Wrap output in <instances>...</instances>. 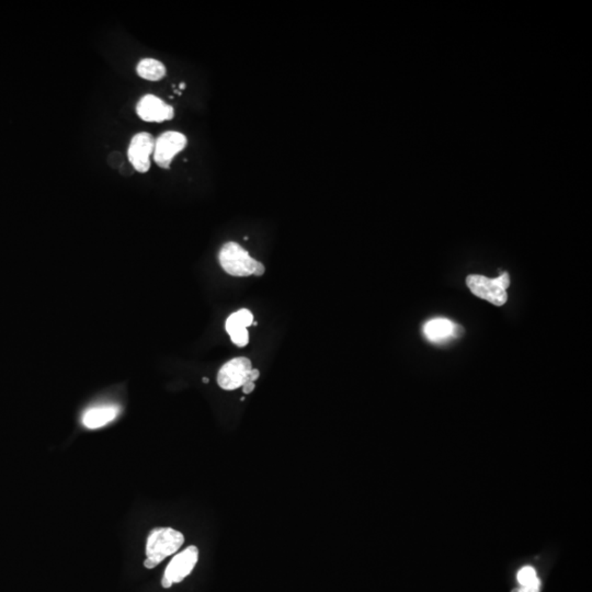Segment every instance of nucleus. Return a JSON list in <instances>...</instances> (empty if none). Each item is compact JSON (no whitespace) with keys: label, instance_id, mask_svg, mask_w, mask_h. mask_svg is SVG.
Instances as JSON below:
<instances>
[{"label":"nucleus","instance_id":"obj_1","mask_svg":"<svg viewBox=\"0 0 592 592\" xmlns=\"http://www.w3.org/2000/svg\"><path fill=\"white\" fill-rule=\"evenodd\" d=\"M184 543V536L171 528L154 529L147 538L144 566L148 569L156 567L165 558L177 552Z\"/></svg>","mask_w":592,"mask_h":592},{"label":"nucleus","instance_id":"obj_2","mask_svg":"<svg viewBox=\"0 0 592 592\" xmlns=\"http://www.w3.org/2000/svg\"><path fill=\"white\" fill-rule=\"evenodd\" d=\"M218 258L224 271L233 277L253 275L257 264V260L251 258L247 251L234 242H226L222 247Z\"/></svg>","mask_w":592,"mask_h":592},{"label":"nucleus","instance_id":"obj_3","mask_svg":"<svg viewBox=\"0 0 592 592\" xmlns=\"http://www.w3.org/2000/svg\"><path fill=\"white\" fill-rule=\"evenodd\" d=\"M199 560V549L197 547H189L183 552L176 555L166 568L162 584L164 588H170L173 584L182 582L189 576L197 565Z\"/></svg>","mask_w":592,"mask_h":592},{"label":"nucleus","instance_id":"obj_4","mask_svg":"<svg viewBox=\"0 0 592 592\" xmlns=\"http://www.w3.org/2000/svg\"><path fill=\"white\" fill-rule=\"evenodd\" d=\"M253 370L249 359H233L222 366L218 372V383L220 388L225 390H234L242 388L248 381V377Z\"/></svg>","mask_w":592,"mask_h":592},{"label":"nucleus","instance_id":"obj_5","mask_svg":"<svg viewBox=\"0 0 592 592\" xmlns=\"http://www.w3.org/2000/svg\"><path fill=\"white\" fill-rule=\"evenodd\" d=\"M187 146V138L179 132L164 133L157 138L154 149V159L159 167L169 168L173 158Z\"/></svg>","mask_w":592,"mask_h":592},{"label":"nucleus","instance_id":"obj_6","mask_svg":"<svg viewBox=\"0 0 592 592\" xmlns=\"http://www.w3.org/2000/svg\"><path fill=\"white\" fill-rule=\"evenodd\" d=\"M156 140L149 133H138L129 144V159L138 173H147L151 168L149 157L154 154Z\"/></svg>","mask_w":592,"mask_h":592},{"label":"nucleus","instance_id":"obj_7","mask_svg":"<svg viewBox=\"0 0 592 592\" xmlns=\"http://www.w3.org/2000/svg\"><path fill=\"white\" fill-rule=\"evenodd\" d=\"M466 283L474 295L486 299L496 306L505 304L508 299L506 290H503L495 279L491 280L483 275H472L467 277Z\"/></svg>","mask_w":592,"mask_h":592},{"label":"nucleus","instance_id":"obj_8","mask_svg":"<svg viewBox=\"0 0 592 592\" xmlns=\"http://www.w3.org/2000/svg\"><path fill=\"white\" fill-rule=\"evenodd\" d=\"M136 112L142 120L146 122H164L171 120L175 116L171 105L164 103L153 94H146L142 98L136 107Z\"/></svg>","mask_w":592,"mask_h":592},{"label":"nucleus","instance_id":"obj_9","mask_svg":"<svg viewBox=\"0 0 592 592\" xmlns=\"http://www.w3.org/2000/svg\"><path fill=\"white\" fill-rule=\"evenodd\" d=\"M118 412H120V408L114 405L92 407L85 412L83 423L88 429L101 428L111 421H114Z\"/></svg>","mask_w":592,"mask_h":592},{"label":"nucleus","instance_id":"obj_10","mask_svg":"<svg viewBox=\"0 0 592 592\" xmlns=\"http://www.w3.org/2000/svg\"><path fill=\"white\" fill-rule=\"evenodd\" d=\"M454 324L445 318H436L429 321L423 327V332L429 340L434 342L445 341L451 338Z\"/></svg>","mask_w":592,"mask_h":592},{"label":"nucleus","instance_id":"obj_11","mask_svg":"<svg viewBox=\"0 0 592 592\" xmlns=\"http://www.w3.org/2000/svg\"><path fill=\"white\" fill-rule=\"evenodd\" d=\"M138 74L142 78L149 81H158L166 76V67L157 59H145L138 63Z\"/></svg>","mask_w":592,"mask_h":592},{"label":"nucleus","instance_id":"obj_12","mask_svg":"<svg viewBox=\"0 0 592 592\" xmlns=\"http://www.w3.org/2000/svg\"><path fill=\"white\" fill-rule=\"evenodd\" d=\"M253 313L248 310H240L227 318L226 324H225V329H226L227 332L231 336V335L236 334V332H240V331L245 330V329H247V327L253 325Z\"/></svg>","mask_w":592,"mask_h":592},{"label":"nucleus","instance_id":"obj_13","mask_svg":"<svg viewBox=\"0 0 592 592\" xmlns=\"http://www.w3.org/2000/svg\"><path fill=\"white\" fill-rule=\"evenodd\" d=\"M517 578L521 587H523V586H527V584L532 582L533 580H536L538 577H536V571L534 568L531 567V566H525V567L520 569Z\"/></svg>","mask_w":592,"mask_h":592},{"label":"nucleus","instance_id":"obj_14","mask_svg":"<svg viewBox=\"0 0 592 592\" xmlns=\"http://www.w3.org/2000/svg\"><path fill=\"white\" fill-rule=\"evenodd\" d=\"M540 589H541V582H540V579L536 578V580H533L532 582L527 584V586H523V587L520 588V591L540 592Z\"/></svg>","mask_w":592,"mask_h":592},{"label":"nucleus","instance_id":"obj_15","mask_svg":"<svg viewBox=\"0 0 592 592\" xmlns=\"http://www.w3.org/2000/svg\"><path fill=\"white\" fill-rule=\"evenodd\" d=\"M498 283L499 286L503 288V290H507L510 286V279H509V275L507 272H503V275H499L497 279H495Z\"/></svg>","mask_w":592,"mask_h":592},{"label":"nucleus","instance_id":"obj_16","mask_svg":"<svg viewBox=\"0 0 592 592\" xmlns=\"http://www.w3.org/2000/svg\"><path fill=\"white\" fill-rule=\"evenodd\" d=\"M264 271H266V268H264V264L257 262L256 266H255V271H253V275L260 277V275H264Z\"/></svg>","mask_w":592,"mask_h":592},{"label":"nucleus","instance_id":"obj_17","mask_svg":"<svg viewBox=\"0 0 592 592\" xmlns=\"http://www.w3.org/2000/svg\"><path fill=\"white\" fill-rule=\"evenodd\" d=\"M242 390H244V393L251 394V392H253V390H255V382L247 381L245 384L242 385Z\"/></svg>","mask_w":592,"mask_h":592},{"label":"nucleus","instance_id":"obj_18","mask_svg":"<svg viewBox=\"0 0 592 592\" xmlns=\"http://www.w3.org/2000/svg\"><path fill=\"white\" fill-rule=\"evenodd\" d=\"M259 375H260V373H259L258 370L253 369L251 370V373H249V377H248V381L255 382V381L258 380Z\"/></svg>","mask_w":592,"mask_h":592},{"label":"nucleus","instance_id":"obj_19","mask_svg":"<svg viewBox=\"0 0 592 592\" xmlns=\"http://www.w3.org/2000/svg\"><path fill=\"white\" fill-rule=\"evenodd\" d=\"M511 592H521V591H520V588H519V589H518V588H516V589L512 590Z\"/></svg>","mask_w":592,"mask_h":592},{"label":"nucleus","instance_id":"obj_20","mask_svg":"<svg viewBox=\"0 0 592 592\" xmlns=\"http://www.w3.org/2000/svg\"><path fill=\"white\" fill-rule=\"evenodd\" d=\"M203 382L209 383V379H207V377H204V379H203Z\"/></svg>","mask_w":592,"mask_h":592},{"label":"nucleus","instance_id":"obj_21","mask_svg":"<svg viewBox=\"0 0 592 592\" xmlns=\"http://www.w3.org/2000/svg\"><path fill=\"white\" fill-rule=\"evenodd\" d=\"M184 87H186V86H184V84H183V83H182V84L180 85V88L183 89V88H184Z\"/></svg>","mask_w":592,"mask_h":592},{"label":"nucleus","instance_id":"obj_22","mask_svg":"<svg viewBox=\"0 0 592 592\" xmlns=\"http://www.w3.org/2000/svg\"><path fill=\"white\" fill-rule=\"evenodd\" d=\"M253 326H257V325H258V323H257V321H253Z\"/></svg>","mask_w":592,"mask_h":592}]
</instances>
